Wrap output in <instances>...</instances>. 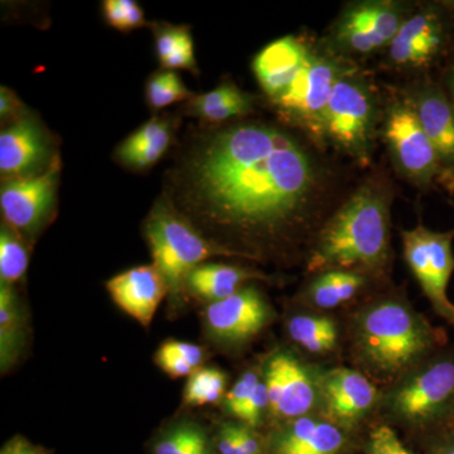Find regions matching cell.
Segmentation results:
<instances>
[{
    "label": "cell",
    "mask_w": 454,
    "mask_h": 454,
    "mask_svg": "<svg viewBox=\"0 0 454 454\" xmlns=\"http://www.w3.org/2000/svg\"><path fill=\"white\" fill-rule=\"evenodd\" d=\"M200 214L243 258L306 260L325 220L348 196L340 158L286 125L247 121L203 140L188 164Z\"/></svg>",
    "instance_id": "obj_1"
},
{
    "label": "cell",
    "mask_w": 454,
    "mask_h": 454,
    "mask_svg": "<svg viewBox=\"0 0 454 454\" xmlns=\"http://www.w3.org/2000/svg\"><path fill=\"white\" fill-rule=\"evenodd\" d=\"M395 197L389 170L382 166L367 169L317 232L304 260L307 273L345 270L385 279L394 259L391 208Z\"/></svg>",
    "instance_id": "obj_2"
},
{
    "label": "cell",
    "mask_w": 454,
    "mask_h": 454,
    "mask_svg": "<svg viewBox=\"0 0 454 454\" xmlns=\"http://www.w3.org/2000/svg\"><path fill=\"white\" fill-rule=\"evenodd\" d=\"M444 348L446 333L397 294L369 301L352 319V354L379 381L395 384Z\"/></svg>",
    "instance_id": "obj_3"
},
{
    "label": "cell",
    "mask_w": 454,
    "mask_h": 454,
    "mask_svg": "<svg viewBox=\"0 0 454 454\" xmlns=\"http://www.w3.org/2000/svg\"><path fill=\"white\" fill-rule=\"evenodd\" d=\"M385 97L369 71L352 65L337 80L325 118V148L360 169L373 166Z\"/></svg>",
    "instance_id": "obj_4"
},
{
    "label": "cell",
    "mask_w": 454,
    "mask_h": 454,
    "mask_svg": "<svg viewBox=\"0 0 454 454\" xmlns=\"http://www.w3.org/2000/svg\"><path fill=\"white\" fill-rule=\"evenodd\" d=\"M391 419L413 428H443L454 420V345L403 376L380 400Z\"/></svg>",
    "instance_id": "obj_5"
},
{
    "label": "cell",
    "mask_w": 454,
    "mask_h": 454,
    "mask_svg": "<svg viewBox=\"0 0 454 454\" xmlns=\"http://www.w3.org/2000/svg\"><path fill=\"white\" fill-rule=\"evenodd\" d=\"M352 65L356 64L334 55L324 41H312L309 59L297 79L282 98L271 103L283 125L328 152L325 143V112L337 80Z\"/></svg>",
    "instance_id": "obj_6"
},
{
    "label": "cell",
    "mask_w": 454,
    "mask_h": 454,
    "mask_svg": "<svg viewBox=\"0 0 454 454\" xmlns=\"http://www.w3.org/2000/svg\"><path fill=\"white\" fill-rule=\"evenodd\" d=\"M417 2L356 0L340 9L322 38L334 55L360 65L376 53L385 52Z\"/></svg>",
    "instance_id": "obj_7"
},
{
    "label": "cell",
    "mask_w": 454,
    "mask_h": 454,
    "mask_svg": "<svg viewBox=\"0 0 454 454\" xmlns=\"http://www.w3.org/2000/svg\"><path fill=\"white\" fill-rule=\"evenodd\" d=\"M145 235L151 247L153 265L163 277L168 292L177 295L186 286L193 269L212 256H240L225 245L203 238L177 212L158 205L146 220Z\"/></svg>",
    "instance_id": "obj_8"
},
{
    "label": "cell",
    "mask_w": 454,
    "mask_h": 454,
    "mask_svg": "<svg viewBox=\"0 0 454 454\" xmlns=\"http://www.w3.org/2000/svg\"><path fill=\"white\" fill-rule=\"evenodd\" d=\"M380 139L399 178L420 191H428L435 184L444 187L437 152L413 107L399 91L385 97Z\"/></svg>",
    "instance_id": "obj_9"
},
{
    "label": "cell",
    "mask_w": 454,
    "mask_h": 454,
    "mask_svg": "<svg viewBox=\"0 0 454 454\" xmlns=\"http://www.w3.org/2000/svg\"><path fill=\"white\" fill-rule=\"evenodd\" d=\"M450 52L452 53V27L443 0L417 2L385 51L384 62L391 71L415 77L428 74L430 68Z\"/></svg>",
    "instance_id": "obj_10"
},
{
    "label": "cell",
    "mask_w": 454,
    "mask_h": 454,
    "mask_svg": "<svg viewBox=\"0 0 454 454\" xmlns=\"http://www.w3.org/2000/svg\"><path fill=\"white\" fill-rule=\"evenodd\" d=\"M454 229L433 231L419 223L402 230L403 255L433 310L454 327V303L448 284L454 273Z\"/></svg>",
    "instance_id": "obj_11"
},
{
    "label": "cell",
    "mask_w": 454,
    "mask_h": 454,
    "mask_svg": "<svg viewBox=\"0 0 454 454\" xmlns=\"http://www.w3.org/2000/svg\"><path fill=\"white\" fill-rule=\"evenodd\" d=\"M413 107L437 152L444 173V188L454 193V106L441 82L420 74L399 90Z\"/></svg>",
    "instance_id": "obj_12"
},
{
    "label": "cell",
    "mask_w": 454,
    "mask_h": 454,
    "mask_svg": "<svg viewBox=\"0 0 454 454\" xmlns=\"http://www.w3.org/2000/svg\"><path fill=\"white\" fill-rule=\"evenodd\" d=\"M59 158L49 168L28 177L5 179L0 208L7 226L20 234H35L49 219L56 201Z\"/></svg>",
    "instance_id": "obj_13"
},
{
    "label": "cell",
    "mask_w": 454,
    "mask_h": 454,
    "mask_svg": "<svg viewBox=\"0 0 454 454\" xmlns=\"http://www.w3.org/2000/svg\"><path fill=\"white\" fill-rule=\"evenodd\" d=\"M269 411L280 419L307 417L319 403L318 380L294 355L277 352L269 358L264 376Z\"/></svg>",
    "instance_id": "obj_14"
},
{
    "label": "cell",
    "mask_w": 454,
    "mask_h": 454,
    "mask_svg": "<svg viewBox=\"0 0 454 454\" xmlns=\"http://www.w3.org/2000/svg\"><path fill=\"white\" fill-rule=\"evenodd\" d=\"M318 385L325 417L342 429L356 426L380 402L378 387L367 375L348 367L324 373Z\"/></svg>",
    "instance_id": "obj_15"
},
{
    "label": "cell",
    "mask_w": 454,
    "mask_h": 454,
    "mask_svg": "<svg viewBox=\"0 0 454 454\" xmlns=\"http://www.w3.org/2000/svg\"><path fill=\"white\" fill-rule=\"evenodd\" d=\"M270 318L267 298L254 286H243L230 297L208 304L205 310L208 333L230 345L254 339L264 330Z\"/></svg>",
    "instance_id": "obj_16"
},
{
    "label": "cell",
    "mask_w": 454,
    "mask_h": 454,
    "mask_svg": "<svg viewBox=\"0 0 454 454\" xmlns=\"http://www.w3.org/2000/svg\"><path fill=\"white\" fill-rule=\"evenodd\" d=\"M50 137L31 116H23L0 134V172L3 178L38 175L53 163Z\"/></svg>",
    "instance_id": "obj_17"
},
{
    "label": "cell",
    "mask_w": 454,
    "mask_h": 454,
    "mask_svg": "<svg viewBox=\"0 0 454 454\" xmlns=\"http://www.w3.org/2000/svg\"><path fill=\"white\" fill-rule=\"evenodd\" d=\"M312 40L301 35H286L260 51L253 71L260 88L271 103L283 97L297 79L309 56Z\"/></svg>",
    "instance_id": "obj_18"
},
{
    "label": "cell",
    "mask_w": 454,
    "mask_h": 454,
    "mask_svg": "<svg viewBox=\"0 0 454 454\" xmlns=\"http://www.w3.org/2000/svg\"><path fill=\"white\" fill-rule=\"evenodd\" d=\"M114 303L131 318L148 327L168 293L167 284L154 265H142L122 271L106 283Z\"/></svg>",
    "instance_id": "obj_19"
},
{
    "label": "cell",
    "mask_w": 454,
    "mask_h": 454,
    "mask_svg": "<svg viewBox=\"0 0 454 454\" xmlns=\"http://www.w3.org/2000/svg\"><path fill=\"white\" fill-rule=\"evenodd\" d=\"M342 428L307 415L284 424L271 438V454H339L345 446Z\"/></svg>",
    "instance_id": "obj_20"
},
{
    "label": "cell",
    "mask_w": 454,
    "mask_h": 454,
    "mask_svg": "<svg viewBox=\"0 0 454 454\" xmlns=\"http://www.w3.org/2000/svg\"><path fill=\"white\" fill-rule=\"evenodd\" d=\"M172 125L153 118L130 134L116 149V160L134 169H145L162 160L172 142Z\"/></svg>",
    "instance_id": "obj_21"
},
{
    "label": "cell",
    "mask_w": 454,
    "mask_h": 454,
    "mask_svg": "<svg viewBox=\"0 0 454 454\" xmlns=\"http://www.w3.org/2000/svg\"><path fill=\"white\" fill-rule=\"evenodd\" d=\"M252 279H267V277L235 265L202 264L191 271L186 286L196 297L214 303L234 294L245 286V282Z\"/></svg>",
    "instance_id": "obj_22"
},
{
    "label": "cell",
    "mask_w": 454,
    "mask_h": 454,
    "mask_svg": "<svg viewBox=\"0 0 454 454\" xmlns=\"http://www.w3.org/2000/svg\"><path fill=\"white\" fill-rule=\"evenodd\" d=\"M372 279L354 271L330 270L310 276L304 300L315 309H333L354 300Z\"/></svg>",
    "instance_id": "obj_23"
},
{
    "label": "cell",
    "mask_w": 454,
    "mask_h": 454,
    "mask_svg": "<svg viewBox=\"0 0 454 454\" xmlns=\"http://www.w3.org/2000/svg\"><path fill=\"white\" fill-rule=\"evenodd\" d=\"M191 109L205 121L223 124L252 114L254 98L235 83L225 82L211 91L192 98Z\"/></svg>",
    "instance_id": "obj_24"
},
{
    "label": "cell",
    "mask_w": 454,
    "mask_h": 454,
    "mask_svg": "<svg viewBox=\"0 0 454 454\" xmlns=\"http://www.w3.org/2000/svg\"><path fill=\"white\" fill-rule=\"evenodd\" d=\"M26 321L12 286H0V367L5 372L17 363L25 346Z\"/></svg>",
    "instance_id": "obj_25"
},
{
    "label": "cell",
    "mask_w": 454,
    "mask_h": 454,
    "mask_svg": "<svg viewBox=\"0 0 454 454\" xmlns=\"http://www.w3.org/2000/svg\"><path fill=\"white\" fill-rule=\"evenodd\" d=\"M286 330L293 342L309 354H330L339 343V325L328 316L309 313L292 317Z\"/></svg>",
    "instance_id": "obj_26"
},
{
    "label": "cell",
    "mask_w": 454,
    "mask_h": 454,
    "mask_svg": "<svg viewBox=\"0 0 454 454\" xmlns=\"http://www.w3.org/2000/svg\"><path fill=\"white\" fill-rule=\"evenodd\" d=\"M155 53L164 68L197 73L195 46L184 26H163L155 32Z\"/></svg>",
    "instance_id": "obj_27"
},
{
    "label": "cell",
    "mask_w": 454,
    "mask_h": 454,
    "mask_svg": "<svg viewBox=\"0 0 454 454\" xmlns=\"http://www.w3.org/2000/svg\"><path fill=\"white\" fill-rule=\"evenodd\" d=\"M203 349L193 343L166 340L155 354V364L169 378H186L200 369Z\"/></svg>",
    "instance_id": "obj_28"
},
{
    "label": "cell",
    "mask_w": 454,
    "mask_h": 454,
    "mask_svg": "<svg viewBox=\"0 0 454 454\" xmlns=\"http://www.w3.org/2000/svg\"><path fill=\"white\" fill-rule=\"evenodd\" d=\"M153 454H214L210 438L196 424H178L158 438Z\"/></svg>",
    "instance_id": "obj_29"
},
{
    "label": "cell",
    "mask_w": 454,
    "mask_h": 454,
    "mask_svg": "<svg viewBox=\"0 0 454 454\" xmlns=\"http://www.w3.org/2000/svg\"><path fill=\"white\" fill-rule=\"evenodd\" d=\"M226 381L225 373L215 367L197 370L188 379L184 403L193 406L216 404L225 394Z\"/></svg>",
    "instance_id": "obj_30"
},
{
    "label": "cell",
    "mask_w": 454,
    "mask_h": 454,
    "mask_svg": "<svg viewBox=\"0 0 454 454\" xmlns=\"http://www.w3.org/2000/svg\"><path fill=\"white\" fill-rule=\"evenodd\" d=\"M28 268V253L16 231L7 225L0 230V279L2 284L20 282Z\"/></svg>",
    "instance_id": "obj_31"
},
{
    "label": "cell",
    "mask_w": 454,
    "mask_h": 454,
    "mask_svg": "<svg viewBox=\"0 0 454 454\" xmlns=\"http://www.w3.org/2000/svg\"><path fill=\"white\" fill-rule=\"evenodd\" d=\"M191 97L190 90L173 71L152 74L146 82L145 98L152 109H163Z\"/></svg>",
    "instance_id": "obj_32"
},
{
    "label": "cell",
    "mask_w": 454,
    "mask_h": 454,
    "mask_svg": "<svg viewBox=\"0 0 454 454\" xmlns=\"http://www.w3.org/2000/svg\"><path fill=\"white\" fill-rule=\"evenodd\" d=\"M103 13L107 25L121 32L134 31L146 25L145 12L133 0H106Z\"/></svg>",
    "instance_id": "obj_33"
},
{
    "label": "cell",
    "mask_w": 454,
    "mask_h": 454,
    "mask_svg": "<svg viewBox=\"0 0 454 454\" xmlns=\"http://www.w3.org/2000/svg\"><path fill=\"white\" fill-rule=\"evenodd\" d=\"M366 454H413L404 446L393 428L387 424L376 427L370 433Z\"/></svg>",
    "instance_id": "obj_34"
},
{
    "label": "cell",
    "mask_w": 454,
    "mask_h": 454,
    "mask_svg": "<svg viewBox=\"0 0 454 454\" xmlns=\"http://www.w3.org/2000/svg\"><path fill=\"white\" fill-rule=\"evenodd\" d=\"M260 378L255 372H245L238 381L235 382L234 387L230 389L225 397V408L227 413L238 417L239 411L245 405V403L250 399L254 391L260 384Z\"/></svg>",
    "instance_id": "obj_35"
},
{
    "label": "cell",
    "mask_w": 454,
    "mask_h": 454,
    "mask_svg": "<svg viewBox=\"0 0 454 454\" xmlns=\"http://www.w3.org/2000/svg\"><path fill=\"white\" fill-rule=\"evenodd\" d=\"M269 409V396L267 387L264 381H260L258 387L254 391L250 399L245 403L241 411H239L238 419H240L245 426L254 428L262 423L265 411Z\"/></svg>",
    "instance_id": "obj_36"
},
{
    "label": "cell",
    "mask_w": 454,
    "mask_h": 454,
    "mask_svg": "<svg viewBox=\"0 0 454 454\" xmlns=\"http://www.w3.org/2000/svg\"><path fill=\"white\" fill-rule=\"evenodd\" d=\"M217 452L219 454H249L238 437L236 424L226 423L221 427L219 437H217Z\"/></svg>",
    "instance_id": "obj_37"
},
{
    "label": "cell",
    "mask_w": 454,
    "mask_h": 454,
    "mask_svg": "<svg viewBox=\"0 0 454 454\" xmlns=\"http://www.w3.org/2000/svg\"><path fill=\"white\" fill-rule=\"evenodd\" d=\"M0 454H49L43 448L32 444L26 438L16 437L5 443Z\"/></svg>",
    "instance_id": "obj_38"
},
{
    "label": "cell",
    "mask_w": 454,
    "mask_h": 454,
    "mask_svg": "<svg viewBox=\"0 0 454 454\" xmlns=\"http://www.w3.org/2000/svg\"><path fill=\"white\" fill-rule=\"evenodd\" d=\"M236 433L247 453L262 454V442L259 441L250 427L245 426V424L243 426L236 424Z\"/></svg>",
    "instance_id": "obj_39"
},
{
    "label": "cell",
    "mask_w": 454,
    "mask_h": 454,
    "mask_svg": "<svg viewBox=\"0 0 454 454\" xmlns=\"http://www.w3.org/2000/svg\"><path fill=\"white\" fill-rule=\"evenodd\" d=\"M22 109V106L18 103L17 98L9 91L8 89L2 88L0 90V115L3 121L9 118H16L18 121V110Z\"/></svg>",
    "instance_id": "obj_40"
},
{
    "label": "cell",
    "mask_w": 454,
    "mask_h": 454,
    "mask_svg": "<svg viewBox=\"0 0 454 454\" xmlns=\"http://www.w3.org/2000/svg\"><path fill=\"white\" fill-rule=\"evenodd\" d=\"M441 85L443 86L448 98L454 106V57L448 62L446 68H444L443 74H442Z\"/></svg>",
    "instance_id": "obj_41"
},
{
    "label": "cell",
    "mask_w": 454,
    "mask_h": 454,
    "mask_svg": "<svg viewBox=\"0 0 454 454\" xmlns=\"http://www.w3.org/2000/svg\"><path fill=\"white\" fill-rule=\"evenodd\" d=\"M446 434L438 439L432 454H454V429L447 428Z\"/></svg>",
    "instance_id": "obj_42"
},
{
    "label": "cell",
    "mask_w": 454,
    "mask_h": 454,
    "mask_svg": "<svg viewBox=\"0 0 454 454\" xmlns=\"http://www.w3.org/2000/svg\"><path fill=\"white\" fill-rule=\"evenodd\" d=\"M448 9L450 18V27H452V53L454 55V0H443Z\"/></svg>",
    "instance_id": "obj_43"
},
{
    "label": "cell",
    "mask_w": 454,
    "mask_h": 454,
    "mask_svg": "<svg viewBox=\"0 0 454 454\" xmlns=\"http://www.w3.org/2000/svg\"><path fill=\"white\" fill-rule=\"evenodd\" d=\"M450 428H453L454 429V420H453L452 426H450Z\"/></svg>",
    "instance_id": "obj_44"
}]
</instances>
